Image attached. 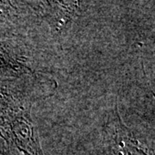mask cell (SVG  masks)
<instances>
[{
    "label": "cell",
    "instance_id": "2",
    "mask_svg": "<svg viewBox=\"0 0 155 155\" xmlns=\"http://www.w3.org/2000/svg\"><path fill=\"white\" fill-rule=\"evenodd\" d=\"M0 134L9 148H14L20 155H44L31 112L21 114L3 124Z\"/></svg>",
    "mask_w": 155,
    "mask_h": 155
},
{
    "label": "cell",
    "instance_id": "3",
    "mask_svg": "<svg viewBox=\"0 0 155 155\" xmlns=\"http://www.w3.org/2000/svg\"><path fill=\"white\" fill-rule=\"evenodd\" d=\"M82 2L35 1L28 2L30 10L48 23L53 32L61 34L77 17Z\"/></svg>",
    "mask_w": 155,
    "mask_h": 155
},
{
    "label": "cell",
    "instance_id": "1",
    "mask_svg": "<svg viewBox=\"0 0 155 155\" xmlns=\"http://www.w3.org/2000/svg\"><path fill=\"white\" fill-rule=\"evenodd\" d=\"M99 143L90 155H154L153 147L122 122L116 106L107 116Z\"/></svg>",
    "mask_w": 155,
    "mask_h": 155
},
{
    "label": "cell",
    "instance_id": "4",
    "mask_svg": "<svg viewBox=\"0 0 155 155\" xmlns=\"http://www.w3.org/2000/svg\"><path fill=\"white\" fill-rule=\"evenodd\" d=\"M0 154L1 155H11V153L9 152V150L3 149V148H1V149H0Z\"/></svg>",
    "mask_w": 155,
    "mask_h": 155
}]
</instances>
